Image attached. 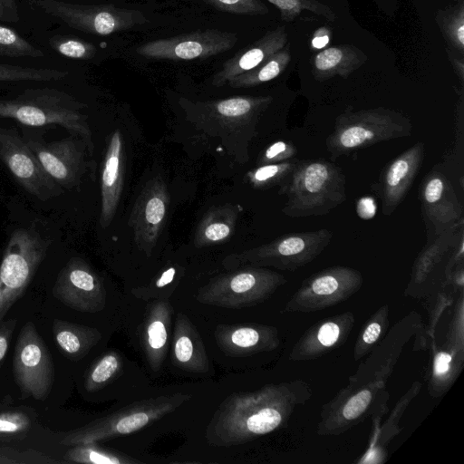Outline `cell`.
I'll return each instance as SVG.
<instances>
[{
	"label": "cell",
	"instance_id": "1",
	"mask_svg": "<svg viewBox=\"0 0 464 464\" xmlns=\"http://www.w3.org/2000/svg\"><path fill=\"white\" fill-rule=\"evenodd\" d=\"M312 394L310 385L303 380L233 393L219 405L207 426V441L216 447H231L277 430Z\"/></svg>",
	"mask_w": 464,
	"mask_h": 464
},
{
	"label": "cell",
	"instance_id": "2",
	"mask_svg": "<svg viewBox=\"0 0 464 464\" xmlns=\"http://www.w3.org/2000/svg\"><path fill=\"white\" fill-rule=\"evenodd\" d=\"M287 200L283 213L290 218L324 216L346 199L345 177L324 160H297L287 183L280 188Z\"/></svg>",
	"mask_w": 464,
	"mask_h": 464
},
{
	"label": "cell",
	"instance_id": "3",
	"mask_svg": "<svg viewBox=\"0 0 464 464\" xmlns=\"http://www.w3.org/2000/svg\"><path fill=\"white\" fill-rule=\"evenodd\" d=\"M83 107L67 94L36 90L12 100H0V117L30 127L60 125L83 140L92 156L94 146L87 116L80 111Z\"/></svg>",
	"mask_w": 464,
	"mask_h": 464
},
{
	"label": "cell",
	"instance_id": "4",
	"mask_svg": "<svg viewBox=\"0 0 464 464\" xmlns=\"http://www.w3.org/2000/svg\"><path fill=\"white\" fill-rule=\"evenodd\" d=\"M412 124L402 113L383 107L348 111L335 119L334 130L326 139L333 159L368 146L411 134Z\"/></svg>",
	"mask_w": 464,
	"mask_h": 464
},
{
	"label": "cell",
	"instance_id": "5",
	"mask_svg": "<svg viewBox=\"0 0 464 464\" xmlns=\"http://www.w3.org/2000/svg\"><path fill=\"white\" fill-rule=\"evenodd\" d=\"M191 398L175 392L135 401L84 426L63 433L60 443L72 446L128 435L171 413Z\"/></svg>",
	"mask_w": 464,
	"mask_h": 464
},
{
	"label": "cell",
	"instance_id": "6",
	"mask_svg": "<svg viewBox=\"0 0 464 464\" xmlns=\"http://www.w3.org/2000/svg\"><path fill=\"white\" fill-rule=\"evenodd\" d=\"M386 383H347L322 406L316 433L319 436H338L369 417L372 421H380L388 411L387 402L390 395Z\"/></svg>",
	"mask_w": 464,
	"mask_h": 464
},
{
	"label": "cell",
	"instance_id": "7",
	"mask_svg": "<svg viewBox=\"0 0 464 464\" xmlns=\"http://www.w3.org/2000/svg\"><path fill=\"white\" fill-rule=\"evenodd\" d=\"M286 281L277 272L254 266L212 279L198 289L196 299L223 308L249 307L269 299Z\"/></svg>",
	"mask_w": 464,
	"mask_h": 464
},
{
	"label": "cell",
	"instance_id": "8",
	"mask_svg": "<svg viewBox=\"0 0 464 464\" xmlns=\"http://www.w3.org/2000/svg\"><path fill=\"white\" fill-rule=\"evenodd\" d=\"M49 246L50 240L31 227L11 235L0 265V323L30 284Z\"/></svg>",
	"mask_w": 464,
	"mask_h": 464
},
{
	"label": "cell",
	"instance_id": "9",
	"mask_svg": "<svg viewBox=\"0 0 464 464\" xmlns=\"http://www.w3.org/2000/svg\"><path fill=\"white\" fill-rule=\"evenodd\" d=\"M362 284L357 269L344 266L324 268L303 280L282 313H314L337 305L355 295Z\"/></svg>",
	"mask_w": 464,
	"mask_h": 464
},
{
	"label": "cell",
	"instance_id": "10",
	"mask_svg": "<svg viewBox=\"0 0 464 464\" xmlns=\"http://www.w3.org/2000/svg\"><path fill=\"white\" fill-rule=\"evenodd\" d=\"M13 372L24 397H33L38 401L47 398L54 382L53 362L32 322L24 324L17 337Z\"/></svg>",
	"mask_w": 464,
	"mask_h": 464
},
{
	"label": "cell",
	"instance_id": "11",
	"mask_svg": "<svg viewBox=\"0 0 464 464\" xmlns=\"http://www.w3.org/2000/svg\"><path fill=\"white\" fill-rule=\"evenodd\" d=\"M333 234L326 228L289 233L239 255L238 261L255 266L295 271L314 261L329 245Z\"/></svg>",
	"mask_w": 464,
	"mask_h": 464
},
{
	"label": "cell",
	"instance_id": "12",
	"mask_svg": "<svg viewBox=\"0 0 464 464\" xmlns=\"http://www.w3.org/2000/svg\"><path fill=\"white\" fill-rule=\"evenodd\" d=\"M35 4L46 14L61 19L69 26L99 35L130 30L148 22L140 11L114 5H75L56 0H35Z\"/></svg>",
	"mask_w": 464,
	"mask_h": 464
},
{
	"label": "cell",
	"instance_id": "13",
	"mask_svg": "<svg viewBox=\"0 0 464 464\" xmlns=\"http://www.w3.org/2000/svg\"><path fill=\"white\" fill-rule=\"evenodd\" d=\"M0 159L16 181L37 198L47 200L63 192L14 128L0 126Z\"/></svg>",
	"mask_w": 464,
	"mask_h": 464
},
{
	"label": "cell",
	"instance_id": "14",
	"mask_svg": "<svg viewBox=\"0 0 464 464\" xmlns=\"http://www.w3.org/2000/svg\"><path fill=\"white\" fill-rule=\"evenodd\" d=\"M421 328L420 314L416 311L408 313L386 333L367 359L358 366L355 373L348 378V383L387 382L404 346Z\"/></svg>",
	"mask_w": 464,
	"mask_h": 464
},
{
	"label": "cell",
	"instance_id": "15",
	"mask_svg": "<svg viewBox=\"0 0 464 464\" xmlns=\"http://www.w3.org/2000/svg\"><path fill=\"white\" fill-rule=\"evenodd\" d=\"M24 140L59 186L72 189L80 185L88 167L89 150L83 140L75 135L51 142L27 136Z\"/></svg>",
	"mask_w": 464,
	"mask_h": 464
},
{
	"label": "cell",
	"instance_id": "16",
	"mask_svg": "<svg viewBox=\"0 0 464 464\" xmlns=\"http://www.w3.org/2000/svg\"><path fill=\"white\" fill-rule=\"evenodd\" d=\"M237 39V34L210 29L148 42L136 52L151 59L194 60L225 53Z\"/></svg>",
	"mask_w": 464,
	"mask_h": 464
},
{
	"label": "cell",
	"instance_id": "17",
	"mask_svg": "<svg viewBox=\"0 0 464 464\" xmlns=\"http://www.w3.org/2000/svg\"><path fill=\"white\" fill-rule=\"evenodd\" d=\"M53 295L79 312L97 313L106 305V290L102 279L78 257L71 258L60 271Z\"/></svg>",
	"mask_w": 464,
	"mask_h": 464
},
{
	"label": "cell",
	"instance_id": "18",
	"mask_svg": "<svg viewBox=\"0 0 464 464\" xmlns=\"http://www.w3.org/2000/svg\"><path fill=\"white\" fill-rule=\"evenodd\" d=\"M421 212L427 230L435 238L463 222V207L450 179L434 169L422 179L419 188Z\"/></svg>",
	"mask_w": 464,
	"mask_h": 464
},
{
	"label": "cell",
	"instance_id": "19",
	"mask_svg": "<svg viewBox=\"0 0 464 464\" xmlns=\"http://www.w3.org/2000/svg\"><path fill=\"white\" fill-rule=\"evenodd\" d=\"M462 292L441 346H433L428 391L432 398L444 395L455 382L464 366V324Z\"/></svg>",
	"mask_w": 464,
	"mask_h": 464
},
{
	"label": "cell",
	"instance_id": "20",
	"mask_svg": "<svg viewBox=\"0 0 464 464\" xmlns=\"http://www.w3.org/2000/svg\"><path fill=\"white\" fill-rule=\"evenodd\" d=\"M169 196L164 181L154 178L140 193L130 218L139 248L150 256L164 226Z\"/></svg>",
	"mask_w": 464,
	"mask_h": 464
},
{
	"label": "cell",
	"instance_id": "21",
	"mask_svg": "<svg viewBox=\"0 0 464 464\" xmlns=\"http://www.w3.org/2000/svg\"><path fill=\"white\" fill-rule=\"evenodd\" d=\"M424 159V143L416 142L390 161L380 174L376 193L382 200V211L392 215L404 199Z\"/></svg>",
	"mask_w": 464,
	"mask_h": 464
},
{
	"label": "cell",
	"instance_id": "22",
	"mask_svg": "<svg viewBox=\"0 0 464 464\" xmlns=\"http://www.w3.org/2000/svg\"><path fill=\"white\" fill-rule=\"evenodd\" d=\"M355 323L354 314L345 311L323 318L310 326L295 342L290 353L292 362L318 359L342 346Z\"/></svg>",
	"mask_w": 464,
	"mask_h": 464
},
{
	"label": "cell",
	"instance_id": "23",
	"mask_svg": "<svg viewBox=\"0 0 464 464\" xmlns=\"http://www.w3.org/2000/svg\"><path fill=\"white\" fill-rule=\"evenodd\" d=\"M214 336L219 349L234 357L270 352L280 344L277 328L262 324H220Z\"/></svg>",
	"mask_w": 464,
	"mask_h": 464
},
{
	"label": "cell",
	"instance_id": "24",
	"mask_svg": "<svg viewBox=\"0 0 464 464\" xmlns=\"http://www.w3.org/2000/svg\"><path fill=\"white\" fill-rule=\"evenodd\" d=\"M171 304L163 298L152 302L140 327V343L153 372H159L165 361L171 330Z\"/></svg>",
	"mask_w": 464,
	"mask_h": 464
},
{
	"label": "cell",
	"instance_id": "25",
	"mask_svg": "<svg viewBox=\"0 0 464 464\" xmlns=\"http://www.w3.org/2000/svg\"><path fill=\"white\" fill-rule=\"evenodd\" d=\"M287 42L285 26L269 31L262 38L248 45L226 61L222 69L213 77L212 84L221 87L234 77L256 67L274 53L282 50Z\"/></svg>",
	"mask_w": 464,
	"mask_h": 464
},
{
	"label": "cell",
	"instance_id": "26",
	"mask_svg": "<svg viewBox=\"0 0 464 464\" xmlns=\"http://www.w3.org/2000/svg\"><path fill=\"white\" fill-rule=\"evenodd\" d=\"M124 154L119 130L110 138L102 172V210L100 223L106 228L112 221L123 187Z\"/></svg>",
	"mask_w": 464,
	"mask_h": 464
},
{
	"label": "cell",
	"instance_id": "27",
	"mask_svg": "<svg viewBox=\"0 0 464 464\" xmlns=\"http://www.w3.org/2000/svg\"><path fill=\"white\" fill-rule=\"evenodd\" d=\"M172 348L173 362L178 367L190 372H208L209 360L201 336L183 313L175 321Z\"/></svg>",
	"mask_w": 464,
	"mask_h": 464
},
{
	"label": "cell",
	"instance_id": "28",
	"mask_svg": "<svg viewBox=\"0 0 464 464\" xmlns=\"http://www.w3.org/2000/svg\"><path fill=\"white\" fill-rule=\"evenodd\" d=\"M422 387L421 382L415 381L408 391L399 399L394 405L391 414L382 427L376 424L373 430L369 447L362 457L359 463H382L386 460V449L390 442L397 436L401 428L399 422L410 405V403L420 393Z\"/></svg>",
	"mask_w": 464,
	"mask_h": 464
},
{
	"label": "cell",
	"instance_id": "29",
	"mask_svg": "<svg viewBox=\"0 0 464 464\" xmlns=\"http://www.w3.org/2000/svg\"><path fill=\"white\" fill-rule=\"evenodd\" d=\"M366 61L359 49L347 44L329 47L319 52L313 60V74L318 81L339 75L346 78Z\"/></svg>",
	"mask_w": 464,
	"mask_h": 464
},
{
	"label": "cell",
	"instance_id": "30",
	"mask_svg": "<svg viewBox=\"0 0 464 464\" xmlns=\"http://www.w3.org/2000/svg\"><path fill=\"white\" fill-rule=\"evenodd\" d=\"M52 329L56 344L72 361L83 358L102 339L96 328L61 319L53 321Z\"/></svg>",
	"mask_w": 464,
	"mask_h": 464
},
{
	"label": "cell",
	"instance_id": "31",
	"mask_svg": "<svg viewBox=\"0 0 464 464\" xmlns=\"http://www.w3.org/2000/svg\"><path fill=\"white\" fill-rule=\"evenodd\" d=\"M462 225L463 222L443 232L435 238L433 243L420 253L412 266L411 282L406 291L407 295H410L417 285L426 281L434 266L454 243L457 231Z\"/></svg>",
	"mask_w": 464,
	"mask_h": 464
},
{
	"label": "cell",
	"instance_id": "32",
	"mask_svg": "<svg viewBox=\"0 0 464 464\" xmlns=\"http://www.w3.org/2000/svg\"><path fill=\"white\" fill-rule=\"evenodd\" d=\"M290 61L289 45H285L256 67L234 77L227 83L233 88H247L261 84L281 74Z\"/></svg>",
	"mask_w": 464,
	"mask_h": 464
},
{
	"label": "cell",
	"instance_id": "33",
	"mask_svg": "<svg viewBox=\"0 0 464 464\" xmlns=\"http://www.w3.org/2000/svg\"><path fill=\"white\" fill-rule=\"evenodd\" d=\"M389 327V305H381L361 328L353 347V360L368 355L383 339Z\"/></svg>",
	"mask_w": 464,
	"mask_h": 464
},
{
	"label": "cell",
	"instance_id": "34",
	"mask_svg": "<svg viewBox=\"0 0 464 464\" xmlns=\"http://www.w3.org/2000/svg\"><path fill=\"white\" fill-rule=\"evenodd\" d=\"M237 213L228 208H216L203 219L196 234V243L206 246L227 239L235 227Z\"/></svg>",
	"mask_w": 464,
	"mask_h": 464
},
{
	"label": "cell",
	"instance_id": "35",
	"mask_svg": "<svg viewBox=\"0 0 464 464\" xmlns=\"http://www.w3.org/2000/svg\"><path fill=\"white\" fill-rule=\"evenodd\" d=\"M65 462L82 464H132L140 463L123 453L102 448L97 442L72 445L63 456Z\"/></svg>",
	"mask_w": 464,
	"mask_h": 464
},
{
	"label": "cell",
	"instance_id": "36",
	"mask_svg": "<svg viewBox=\"0 0 464 464\" xmlns=\"http://www.w3.org/2000/svg\"><path fill=\"white\" fill-rule=\"evenodd\" d=\"M121 356L115 352H110L102 356L89 370L84 388L93 392L111 382L121 370Z\"/></svg>",
	"mask_w": 464,
	"mask_h": 464
},
{
	"label": "cell",
	"instance_id": "37",
	"mask_svg": "<svg viewBox=\"0 0 464 464\" xmlns=\"http://www.w3.org/2000/svg\"><path fill=\"white\" fill-rule=\"evenodd\" d=\"M272 102L270 96L233 97L212 104L216 112L226 118L244 117L265 109Z\"/></svg>",
	"mask_w": 464,
	"mask_h": 464
},
{
	"label": "cell",
	"instance_id": "38",
	"mask_svg": "<svg viewBox=\"0 0 464 464\" xmlns=\"http://www.w3.org/2000/svg\"><path fill=\"white\" fill-rule=\"evenodd\" d=\"M297 160L261 165L248 175L250 183L256 188L283 187L289 180Z\"/></svg>",
	"mask_w": 464,
	"mask_h": 464
},
{
	"label": "cell",
	"instance_id": "39",
	"mask_svg": "<svg viewBox=\"0 0 464 464\" xmlns=\"http://www.w3.org/2000/svg\"><path fill=\"white\" fill-rule=\"evenodd\" d=\"M67 72L54 69H36L0 63V82H50L66 77Z\"/></svg>",
	"mask_w": 464,
	"mask_h": 464
},
{
	"label": "cell",
	"instance_id": "40",
	"mask_svg": "<svg viewBox=\"0 0 464 464\" xmlns=\"http://www.w3.org/2000/svg\"><path fill=\"white\" fill-rule=\"evenodd\" d=\"M33 425L32 416L24 411L0 412V442L24 439Z\"/></svg>",
	"mask_w": 464,
	"mask_h": 464
},
{
	"label": "cell",
	"instance_id": "41",
	"mask_svg": "<svg viewBox=\"0 0 464 464\" xmlns=\"http://www.w3.org/2000/svg\"><path fill=\"white\" fill-rule=\"evenodd\" d=\"M276 5L281 13V17L285 22L294 20L304 10L322 15L330 21L335 20V14L331 9L315 0H267Z\"/></svg>",
	"mask_w": 464,
	"mask_h": 464
},
{
	"label": "cell",
	"instance_id": "42",
	"mask_svg": "<svg viewBox=\"0 0 464 464\" xmlns=\"http://www.w3.org/2000/svg\"><path fill=\"white\" fill-rule=\"evenodd\" d=\"M0 54L10 57H43L44 53L14 30L0 25Z\"/></svg>",
	"mask_w": 464,
	"mask_h": 464
},
{
	"label": "cell",
	"instance_id": "43",
	"mask_svg": "<svg viewBox=\"0 0 464 464\" xmlns=\"http://www.w3.org/2000/svg\"><path fill=\"white\" fill-rule=\"evenodd\" d=\"M35 450H18L9 447L0 448V464H56L62 463Z\"/></svg>",
	"mask_w": 464,
	"mask_h": 464
},
{
	"label": "cell",
	"instance_id": "44",
	"mask_svg": "<svg viewBox=\"0 0 464 464\" xmlns=\"http://www.w3.org/2000/svg\"><path fill=\"white\" fill-rule=\"evenodd\" d=\"M50 44L56 52L72 59H91L96 52L91 43L69 37H53Z\"/></svg>",
	"mask_w": 464,
	"mask_h": 464
},
{
	"label": "cell",
	"instance_id": "45",
	"mask_svg": "<svg viewBox=\"0 0 464 464\" xmlns=\"http://www.w3.org/2000/svg\"><path fill=\"white\" fill-rule=\"evenodd\" d=\"M442 30L449 42L459 52L464 49V10L462 5L443 18Z\"/></svg>",
	"mask_w": 464,
	"mask_h": 464
},
{
	"label": "cell",
	"instance_id": "46",
	"mask_svg": "<svg viewBox=\"0 0 464 464\" xmlns=\"http://www.w3.org/2000/svg\"><path fill=\"white\" fill-rule=\"evenodd\" d=\"M218 10L241 14H266L267 6L260 0H206Z\"/></svg>",
	"mask_w": 464,
	"mask_h": 464
},
{
	"label": "cell",
	"instance_id": "47",
	"mask_svg": "<svg viewBox=\"0 0 464 464\" xmlns=\"http://www.w3.org/2000/svg\"><path fill=\"white\" fill-rule=\"evenodd\" d=\"M297 149L291 142L277 140L269 145L260 157L262 165L279 163L295 157Z\"/></svg>",
	"mask_w": 464,
	"mask_h": 464
},
{
	"label": "cell",
	"instance_id": "48",
	"mask_svg": "<svg viewBox=\"0 0 464 464\" xmlns=\"http://www.w3.org/2000/svg\"><path fill=\"white\" fill-rule=\"evenodd\" d=\"M16 324V319L3 320L0 323V363L7 353Z\"/></svg>",
	"mask_w": 464,
	"mask_h": 464
},
{
	"label": "cell",
	"instance_id": "49",
	"mask_svg": "<svg viewBox=\"0 0 464 464\" xmlns=\"http://www.w3.org/2000/svg\"><path fill=\"white\" fill-rule=\"evenodd\" d=\"M19 20L15 0H0V21L16 23Z\"/></svg>",
	"mask_w": 464,
	"mask_h": 464
},
{
	"label": "cell",
	"instance_id": "50",
	"mask_svg": "<svg viewBox=\"0 0 464 464\" xmlns=\"http://www.w3.org/2000/svg\"><path fill=\"white\" fill-rule=\"evenodd\" d=\"M330 37L331 31L327 27L318 28L313 34L311 46L315 50L323 49L329 44Z\"/></svg>",
	"mask_w": 464,
	"mask_h": 464
},
{
	"label": "cell",
	"instance_id": "51",
	"mask_svg": "<svg viewBox=\"0 0 464 464\" xmlns=\"http://www.w3.org/2000/svg\"><path fill=\"white\" fill-rule=\"evenodd\" d=\"M176 275V268L170 266L167 268L162 274L157 278L153 285V289H161L172 283Z\"/></svg>",
	"mask_w": 464,
	"mask_h": 464
},
{
	"label": "cell",
	"instance_id": "52",
	"mask_svg": "<svg viewBox=\"0 0 464 464\" xmlns=\"http://www.w3.org/2000/svg\"><path fill=\"white\" fill-rule=\"evenodd\" d=\"M450 58L452 61V64L454 66V69L456 71V73L458 74L459 80L461 82H463L464 80V68H463V61L462 59H459L454 57L452 53H450Z\"/></svg>",
	"mask_w": 464,
	"mask_h": 464
}]
</instances>
